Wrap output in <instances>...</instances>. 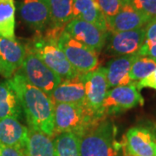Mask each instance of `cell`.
Returning a JSON list of instances; mask_svg holds the SVG:
<instances>
[{
	"label": "cell",
	"instance_id": "6da1fadb",
	"mask_svg": "<svg viewBox=\"0 0 156 156\" xmlns=\"http://www.w3.org/2000/svg\"><path fill=\"white\" fill-rule=\"evenodd\" d=\"M9 81L17 92L29 128L54 138L55 104L51 98L19 73H15Z\"/></svg>",
	"mask_w": 156,
	"mask_h": 156
},
{
	"label": "cell",
	"instance_id": "7a4b0ae2",
	"mask_svg": "<svg viewBox=\"0 0 156 156\" xmlns=\"http://www.w3.org/2000/svg\"><path fill=\"white\" fill-rule=\"evenodd\" d=\"M102 120L88 107L77 104L56 103L54 109V136L72 133L80 138Z\"/></svg>",
	"mask_w": 156,
	"mask_h": 156
},
{
	"label": "cell",
	"instance_id": "3957f363",
	"mask_svg": "<svg viewBox=\"0 0 156 156\" xmlns=\"http://www.w3.org/2000/svg\"><path fill=\"white\" fill-rule=\"evenodd\" d=\"M78 140L80 156H118L122 146L116 140V127L108 119L102 120Z\"/></svg>",
	"mask_w": 156,
	"mask_h": 156
},
{
	"label": "cell",
	"instance_id": "277c9868",
	"mask_svg": "<svg viewBox=\"0 0 156 156\" xmlns=\"http://www.w3.org/2000/svg\"><path fill=\"white\" fill-rule=\"evenodd\" d=\"M25 48L38 56L62 80L72 78L79 74L60 49L56 37L47 33L37 34Z\"/></svg>",
	"mask_w": 156,
	"mask_h": 156
},
{
	"label": "cell",
	"instance_id": "5b68a950",
	"mask_svg": "<svg viewBox=\"0 0 156 156\" xmlns=\"http://www.w3.org/2000/svg\"><path fill=\"white\" fill-rule=\"evenodd\" d=\"M17 72L22 75L29 83L41 89L50 97L62 82V78L58 75L28 49H26L23 62Z\"/></svg>",
	"mask_w": 156,
	"mask_h": 156
},
{
	"label": "cell",
	"instance_id": "8992f818",
	"mask_svg": "<svg viewBox=\"0 0 156 156\" xmlns=\"http://www.w3.org/2000/svg\"><path fill=\"white\" fill-rule=\"evenodd\" d=\"M58 45L68 61L78 73H89L98 67V54L73 38L65 30L58 38Z\"/></svg>",
	"mask_w": 156,
	"mask_h": 156
},
{
	"label": "cell",
	"instance_id": "52a82bcc",
	"mask_svg": "<svg viewBox=\"0 0 156 156\" xmlns=\"http://www.w3.org/2000/svg\"><path fill=\"white\" fill-rule=\"evenodd\" d=\"M144 99L140 94L135 82L132 83L118 86L108 90L106 97L102 103L101 113L107 118L130 109L132 108L143 105Z\"/></svg>",
	"mask_w": 156,
	"mask_h": 156
},
{
	"label": "cell",
	"instance_id": "ba28073f",
	"mask_svg": "<svg viewBox=\"0 0 156 156\" xmlns=\"http://www.w3.org/2000/svg\"><path fill=\"white\" fill-rule=\"evenodd\" d=\"M145 37V27L128 31L108 32L104 51L113 57L138 54L144 44Z\"/></svg>",
	"mask_w": 156,
	"mask_h": 156
},
{
	"label": "cell",
	"instance_id": "9c48e42d",
	"mask_svg": "<svg viewBox=\"0 0 156 156\" xmlns=\"http://www.w3.org/2000/svg\"><path fill=\"white\" fill-rule=\"evenodd\" d=\"M84 85L86 92L85 105L97 116L107 119L101 113L102 103L108 90L106 68H97L93 71L84 74Z\"/></svg>",
	"mask_w": 156,
	"mask_h": 156
},
{
	"label": "cell",
	"instance_id": "30bf717a",
	"mask_svg": "<svg viewBox=\"0 0 156 156\" xmlns=\"http://www.w3.org/2000/svg\"><path fill=\"white\" fill-rule=\"evenodd\" d=\"M17 9L23 22L37 34L44 33L50 27L48 0H19Z\"/></svg>",
	"mask_w": 156,
	"mask_h": 156
},
{
	"label": "cell",
	"instance_id": "8fae6325",
	"mask_svg": "<svg viewBox=\"0 0 156 156\" xmlns=\"http://www.w3.org/2000/svg\"><path fill=\"white\" fill-rule=\"evenodd\" d=\"M64 30L96 54L104 49L108 33L90 23L80 19H73L66 25Z\"/></svg>",
	"mask_w": 156,
	"mask_h": 156
},
{
	"label": "cell",
	"instance_id": "7c38bea8",
	"mask_svg": "<svg viewBox=\"0 0 156 156\" xmlns=\"http://www.w3.org/2000/svg\"><path fill=\"white\" fill-rule=\"evenodd\" d=\"M123 145L128 156H156V137L148 128H129L124 136Z\"/></svg>",
	"mask_w": 156,
	"mask_h": 156
},
{
	"label": "cell",
	"instance_id": "4fadbf2b",
	"mask_svg": "<svg viewBox=\"0 0 156 156\" xmlns=\"http://www.w3.org/2000/svg\"><path fill=\"white\" fill-rule=\"evenodd\" d=\"M26 54L25 46L17 40L0 35V75L11 78L21 67Z\"/></svg>",
	"mask_w": 156,
	"mask_h": 156
},
{
	"label": "cell",
	"instance_id": "5bb4252c",
	"mask_svg": "<svg viewBox=\"0 0 156 156\" xmlns=\"http://www.w3.org/2000/svg\"><path fill=\"white\" fill-rule=\"evenodd\" d=\"M50 98L54 104L67 103L84 105L86 101L84 74L79 73L74 77L62 80L60 84L52 92Z\"/></svg>",
	"mask_w": 156,
	"mask_h": 156
},
{
	"label": "cell",
	"instance_id": "9a60e30c",
	"mask_svg": "<svg viewBox=\"0 0 156 156\" xmlns=\"http://www.w3.org/2000/svg\"><path fill=\"white\" fill-rule=\"evenodd\" d=\"M106 20L108 32H121L145 27L152 19L124 2L121 11Z\"/></svg>",
	"mask_w": 156,
	"mask_h": 156
},
{
	"label": "cell",
	"instance_id": "2e32d148",
	"mask_svg": "<svg viewBox=\"0 0 156 156\" xmlns=\"http://www.w3.org/2000/svg\"><path fill=\"white\" fill-rule=\"evenodd\" d=\"M29 128L15 118L0 120V145L15 147L26 152L28 144Z\"/></svg>",
	"mask_w": 156,
	"mask_h": 156
},
{
	"label": "cell",
	"instance_id": "e0dca14e",
	"mask_svg": "<svg viewBox=\"0 0 156 156\" xmlns=\"http://www.w3.org/2000/svg\"><path fill=\"white\" fill-rule=\"evenodd\" d=\"M139 54L113 57L107 63V81L108 89L134 83L129 76V71Z\"/></svg>",
	"mask_w": 156,
	"mask_h": 156
},
{
	"label": "cell",
	"instance_id": "ac0fdd59",
	"mask_svg": "<svg viewBox=\"0 0 156 156\" xmlns=\"http://www.w3.org/2000/svg\"><path fill=\"white\" fill-rule=\"evenodd\" d=\"M73 17L74 19L83 20L108 31L106 17L95 0H73Z\"/></svg>",
	"mask_w": 156,
	"mask_h": 156
},
{
	"label": "cell",
	"instance_id": "d6986e66",
	"mask_svg": "<svg viewBox=\"0 0 156 156\" xmlns=\"http://www.w3.org/2000/svg\"><path fill=\"white\" fill-rule=\"evenodd\" d=\"M22 107L17 92L9 79L0 83V120L11 117L20 120L23 117Z\"/></svg>",
	"mask_w": 156,
	"mask_h": 156
},
{
	"label": "cell",
	"instance_id": "ffe728a7",
	"mask_svg": "<svg viewBox=\"0 0 156 156\" xmlns=\"http://www.w3.org/2000/svg\"><path fill=\"white\" fill-rule=\"evenodd\" d=\"M50 25L48 29L62 32L69 23L74 19L73 0H48Z\"/></svg>",
	"mask_w": 156,
	"mask_h": 156
},
{
	"label": "cell",
	"instance_id": "44dd1931",
	"mask_svg": "<svg viewBox=\"0 0 156 156\" xmlns=\"http://www.w3.org/2000/svg\"><path fill=\"white\" fill-rule=\"evenodd\" d=\"M28 138L26 156H56L55 141L51 136L29 128Z\"/></svg>",
	"mask_w": 156,
	"mask_h": 156
},
{
	"label": "cell",
	"instance_id": "7402d4cb",
	"mask_svg": "<svg viewBox=\"0 0 156 156\" xmlns=\"http://www.w3.org/2000/svg\"><path fill=\"white\" fill-rule=\"evenodd\" d=\"M15 12L14 0H0V35L15 40Z\"/></svg>",
	"mask_w": 156,
	"mask_h": 156
},
{
	"label": "cell",
	"instance_id": "603a6c76",
	"mask_svg": "<svg viewBox=\"0 0 156 156\" xmlns=\"http://www.w3.org/2000/svg\"><path fill=\"white\" fill-rule=\"evenodd\" d=\"M56 156H80L79 140L72 133H61L54 137Z\"/></svg>",
	"mask_w": 156,
	"mask_h": 156
},
{
	"label": "cell",
	"instance_id": "cb8c5ba5",
	"mask_svg": "<svg viewBox=\"0 0 156 156\" xmlns=\"http://www.w3.org/2000/svg\"><path fill=\"white\" fill-rule=\"evenodd\" d=\"M155 69V60L148 56H140L132 65L129 76L133 82L140 81L149 76Z\"/></svg>",
	"mask_w": 156,
	"mask_h": 156
},
{
	"label": "cell",
	"instance_id": "d4e9b609",
	"mask_svg": "<svg viewBox=\"0 0 156 156\" xmlns=\"http://www.w3.org/2000/svg\"><path fill=\"white\" fill-rule=\"evenodd\" d=\"M140 12L145 14L151 19L156 18V0H124Z\"/></svg>",
	"mask_w": 156,
	"mask_h": 156
},
{
	"label": "cell",
	"instance_id": "484cf974",
	"mask_svg": "<svg viewBox=\"0 0 156 156\" xmlns=\"http://www.w3.org/2000/svg\"><path fill=\"white\" fill-rule=\"evenodd\" d=\"M106 19L116 15L122 8L123 0H95Z\"/></svg>",
	"mask_w": 156,
	"mask_h": 156
},
{
	"label": "cell",
	"instance_id": "4316f807",
	"mask_svg": "<svg viewBox=\"0 0 156 156\" xmlns=\"http://www.w3.org/2000/svg\"><path fill=\"white\" fill-rule=\"evenodd\" d=\"M135 83L139 91L143 88H151V89H156V69L149 76L140 80L138 82H135Z\"/></svg>",
	"mask_w": 156,
	"mask_h": 156
},
{
	"label": "cell",
	"instance_id": "83f0119b",
	"mask_svg": "<svg viewBox=\"0 0 156 156\" xmlns=\"http://www.w3.org/2000/svg\"><path fill=\"white\" fill-rule=\"evenodd\" d=\"M145 43L156 44V18L152 19L145 26Z\"/></svg>",
	"mask_w": 156,
	"mask_h": 156
},
{
	"label": "cell",
	"instance_id": "f1b7e54d",
	"mask_svg": "<svg viewBox=\"0 0 156 156\" xmlns=\"http://www.w3.org/2000/svg\"><path fill=\"white\" fill-rule=\"evenodd\" d=\"M138 54L140 56L151 57L156 61V44H147L144 42Z\"/></svg>",
	"mask_w": 156,
	"mask_h": 156
},
{
	"label": "cell",
	"instance_id": "f546056e",
	"mask_svg": "<svg viewBox=\"0 0 156 156\" xmlns=\"http://www.w3.org/2000/svg\"><path fill=\"white\" fill-rule=\"evenodd\" d=\"M0 156H26V154L15 147L0 145Z\"/></svg>",
	"mask_w": 156,
	"mask_h": 156
},
{
	"label": "cell",
	"instance_id": "4dcf8cb0",
	"mask_svg": "<svg viewBox=\"0 0 156 156\" xmlns=\"http://www.w3.org/2000/svg\"><path fill=\"white\" fill-rule=\"evenodd\" d=\"M155 128H156V127H155ZM154 135H155V137H156V133H155V134H154Z\"/></svg>",
	"mask_w": 156,
	"mask_h": 156
},
{
	"label": "cell",
	"instance_id": "1f68e13d",
	"mask_svg": "<svg viewBox=\"0 0 156 156\" xmlns=\"http://www.w3.org/2000/svg\"><path fill=\"white\" fill-rule=\"evenodd\" d=\"M123 1H124V0H123Z\"/></svg>",
	"mask_w": 156,
	"mask_h": 156
}]
</instances>
